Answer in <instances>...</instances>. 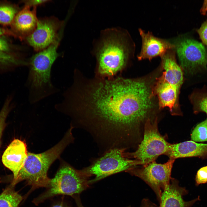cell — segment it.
Here are the masks:
<instances>
[{"label": "cell", "mask_w": 207, "mask_h": 207, "mask_svg": "<svg viewBox=\"0 0 207 207\" xmlns=\"http://www.w3.org/2000/svg\"><path fill=\"white\" fill-rule=\"evenodd\" d=\"M200 12L202 14L207 15V0L204 1Z\"/></svg>", "instance_id": "28"}, {"label": "cell", "mask_w": 207, "mask_h": 207, "mask_svg": "<svg viewBox=\"0 0 207 207\" xmlns=\"http://www.w3.org/2000/svg\"><path fill=\"white\" fill-rule=\"evenodd\" d=\"M88 178L81 170H77L68 164H64L54 177L51 179L46 190L34 198L32 202L37 205L56 195L78 194L89 186Z\"/></svg>", "instance_id": "5"}, {"label": "cell", "mask_w": 207, "mask_h": 207, "mask_svg": "<svg viewBox=\"0 0 207 207\" xmlns=\"http://www.w3.org/2000/svg\"><path fill=\"white\" fill-rule=\"evenodd\" d=\"M195 181L197 185L207 183V166L201 168L198 171Z\"/></svg>", "instance_id": "23"}, {"label": "cell", "mask_w": 207, "mask_h": 207, "mask_svg": "<svg viewBox=\"0 0 207 207\" xmlns=\"http://www.w3.org/2000/svg\"><path fill=\"white\" fill-rule=\"evenodd\" d=\"M73 128L71 126L61 140L47 151L40 154L28 152L17 178L12 180L11 183L15 186L25 180L27 184L31 186L30 191L40 187L47 188L51 179L47 176L48 169L67 146L73 141L72 133Z\"/></svg>", "instance_id": "3"}, {"label": "cell", "mask_w": 207, "mask_h": 207, "mask_svg": "<svg viewBox=\"0 0 207 207\" xmlns=\"http://www.w3.org/2000/svg\"><path fill=\"white\" fill-rule=\"evenodd\" d=\"M28 153L26 143L18 139L12 141L4 151L2 161L4 166L12 172V180L17 178L25 163Z\"/></svg>", "instance_id": "11"}, {"label": "cell", "mask_w": 207, "mask_h": 207, "mask_svg": "<svg viewBox=\"0 0 207 207\" xmlns=\"http://www.w3.org/2000/svg\"><path fill=\"white\" fill-rule=\"evenodd\" d=\"M191 139L195 142L207 141V119L195 127L191 134Z\"/></svg>", "instance_id": "21"}, {"label": "cell", "mask_w": 207, "mask_h": 207, "mask_svg": "<svg viewBox=\"0 0 207 207\" xmlns=\"http://www.w3.org/2000/svg\"><path fill=\"white\" fill-rule=\"evenodd\" d=\"M78 207H83V206H81V205H78Z\"/></svg>", "instance_id": "31"}, {"label": "cell", "mask_w": 207, "mask_h": 207, "mask_svg": "<svg viewBox=\"0 0 207 207\" xmlns=\"http://www.w3.org/2000/svg\"><path fill=\"white\" fill-rule=\"evenodd\" d=\"M95 50L96 60L95 76L114 77L126 66L133 51L131 40L124 30L108 29L101 32Z\"/></svg>", "instance_id": "2"}, {"label": "cell", "mask_w": 207, "mask_h": 207, "mask_svg": "<svg viewBox=\"0 0 207 207\" xmlns=\"http://www.w3.org/2000/svg\"><path fill=\"white\" fill-rule=\"evenodd\" d=\"M14 186L11 184L0 194V207H18L23 197L16 191Z\"/></svg>", "instance_id": "17"}, {"label": "cell", "mask_w": 207, "mask_h": 207, "mask_svg": "<svg viewBox=\"0 0 207 207\" xmlns=\"http://www.w3.org/2000/svg\"><path fill=\"white\" fill-rule=\"evenodd\" d=\"M175 160L169 159L163 164L154 161L140 167L137 166L126 172L139 178L148 185L155 193L159 202L162 191L172 178L171 172Z\"/></svg>", "instance_id": "9"}, {"label": "cell", "mask_w": 207, "mask_h": 207, "mask_svg": "<svg viewBox=\"0 0 207 207\" xmlns=\"http://www.w3.org/2000/svg\"><path fill=\"white\" fill-rule=\"evenodd\" d=\"M172 43L186 75L192 76L207 70V50L202 43L186 35L178 37Z\"/></svg>", "instance_id": "8"}, {"label": "cell", "mask_w": 207, "mask_h": 207, "mask_svg": "<svg viewBox=\"0 0 207 207\" xmlns=\"http://www.w3.org/2000/svg\"><path fill=\"white\" fill-rule=\"evenodd\" d=\"M142 39V47L138 55L139 60H151L158 56H161L168 50L174 49L172 42L154 36L151 32H145L139 30Z\"/></svg>", "instance_id": "12"}, {"label": "cell", "mask_w": 207, "mask_h": 207, "mask_svg": "<svg viewBox=\"0 0 207 207\" xmlns=\"http://www.w3.org/2000/svg\"><path fill=\"white\" fill-rule=\"evenodd\" d=\"M14 106L12 95H9L5 100L0 111V145L1 139L6 125L7 117Z\"/></svg>", "instance_id": "20"}, {"label": "cell", "mask_w": 207, "mask_h": 207, "mask_svg": "<svg viewBox=\"0 0 207 207\" xmlns=\"http://www.w3.org/2000/svg\"><path fill=\"white\" fill-rule=\"evenodd\" d=\"M37 7L30 8L24 6L15 17L10 29L14 37L21 40L25 39L35 30L38 19L37 16Z\"/></svg>", "instance_id": "13"}, {"label": "cell", "mask_w": 207, "mask_h": 207, "mask_svg": "<svg viewBox=\"0 0 207 207\" xmlns=\"http://www.w3.org/2000/svg\"><path fill=\"white\" fill-rule=\"evenodd\" d=\"M65 23L53 16L38 19L35 30L25 40L35 51H40L63 34Z\"/></svg>", "instance_id": "10"}, {"label": "cell", "mask_w": 207, "mask_h": 207, "mask_svg": "<svg viewBox=\"0 0 207 207\" xmlns=\"http://www.w3.org/2000/svg\"><path fill=\"white\" fill-rule=\"evenodd\" d=\"M28 65V61L17 53L0 51V73L11 71L19 67Z\"/></svg>", "instance_id": "16"}, {"label": "cell", "mask_w": 207, "mask_h": 207, "mask_svg": "<svg viewBox=\"0 0 207 207\" xmlns=\"http://www.w3.org/2000/svg\"><path fill=\"white\" fill-rule=\"evenodd\" d=\"M158 120L157 117L147 121L142 141L135 151L125 152L127 158L137 160L140 162L141 165L143 166L155 161L160 155H165L170 143L160 133Z\"/></svg>", "instance_id": "7"}, {"label": "cell", "mask_w": 207, "mask_h": 207, "mask_svg": "<svg viewBox=\"0 0 207 207\" xmlns=\"http://www.w3.org/2000/svg\"><path fill=\"white\" fill-rule=\"evenodd\" d=\"M140 207H158L154 203L152 202L149 199H143L142 201Z\"/></svg>", "instance_id": "26"}, {"label": "cell", "mask_w": 207, "mask_h": 207, "mask_svg": "<svg viewBox=\"0 0 207 207\" xmlns=\"http://www.w3.org/2000/svg\"><path fill=\"white\" fill-rule=\"evenodd\" d=\"M147 78H148L150 79V80L152 82V84H153V88H154V80H153V79L152 78H151V77H150H150H147ZM153 93H154V91H153ZM155 95V97H156V96L155 95ZM156 114H157V113H156V114H155V116H154V117L152 118V119H154V118L157 116Z\"/></svg>", "instance_id": "30"}, {"label": "cell", "mask_w": 207, "mask_h": 207, "mask_svg": "<svg viewBox=\"0 0 207 207\" xmlns=\"http://www.w3.org/2000/svg\"><path fill=\"white\" fill-rule=\"evenodd\" d=\"M51 207H71L68 205L63 202L61 201L53 205Z\"/></svg>", "instance_id": "29"}, {"label": "cell", "mask_w": 207, "mask_h": 207, "mask_svg": "<svg viewBox=\"0 0 207 207\" xmlns=\"http://www.w3.org/2000/svg\"><path fill=\"white\" fill-rule=\"evenodd\" d=\"M126 150L115 148L105 153L99 157L92 159L88 166L81 170L89 178L94 176L89 180L91 184L110 175L128 170L138 166L141 165L139 161L127 158L125 155Z\"/></svg>", "instance_id": "6"}, {"label": "cell", "mask_w": 207, "mask_h": 207, "mask_svg": "<svg viewBox=\"0 0 207 207\" xmlns=\"http://www.w3.org/2000/svg\"><path fill=\"white\" fill-rule=\"evenodd\" d=\"M50 0H27L22 1L24 4V6L30 8L31 7H37V6L43 4L47 3Z\"/></svg>", "instance_id": "25"}, {"label": "cell", "mask_w": 207, "mask_h": 207, "mask_svg": "<svg viewBox=\"0 0 207 207\" xmlns=\"http://www.w3.org/2000/svg\"><path fill=\"white\" fill-rule=\"evenodd\" d=\"M169 159L197 157L207 159V143H198L192 140L170 144L165 154Z\"/></svg>", "instance_id": "15"}, {"label": "cell", "mask_w": 207, "mask_h": 207, "mask_svg": "<svg viewBox=\"0 0 207 207\" xmlns=\"http://www.w3.org/2000/svg\"><path fill=\"white\" fill-rule=\"evenodd\" d=\"M197 31L203 43L207 45V20L202 23Z\"/></svg>", "instance_id": "24"}, {"label": "cell", "mask_w": 207, "mask_h": 207, "mask_svg": "<svg viewBox=\"0 0 207 207\" xmlns=\"http://www.w3.org/2000/svg\"><path fill=\"white\" fill-rule=\"evenodd\" d=\"M189 99L195 114L204 112L207 114V91L205 86L202 89L194 90Z\"/></svg>", "instance_id": "19"}, {"label": "cell", "mask_w": 207, "mask_h": 207, "mask_svg": "<svg viewBox=\"0 0 207 207\" xmlns=\"http://www.w3.org/2000/svg\"><path fill=\"white\" fill-rule=\"evenodd\" d=\"M161 59V67L164 71L157 78L154 87L159 109L167 107L172 115H181L179 97L184 72L177 64L174 54L167 53Z\"/></svg>", "instance_id": "4"}, {"label": "cell", "mask_w": 207, "mask_h": 207, "mask_svg": "<svg viewBox=\"0 0 207 207\" xmlns=\"http://www.w3.org/2000/svg\"><path fill=\"white\" fill-rule=\"evenodd\" d=\"M16 46L3 37H0V51L10 53H16Z\"/></svg>", "instance_id": "22"}, {"label": "cell", "mask_w": 207, "mask_h": 207, "mask_svg": "<svg viewBox=\"0 0 207 207\" xmlns=\"http://www.w3.org/2000/svg\"><path fill=\"white\" fill-rule=\"evenodd\" d=\"M7 35L13 37V34L10 29L0 27V37Z\"/></svg>", "instance_id": "27"}, {"label": "cell", "mask_w": 207, "mask_h": 207, "mask_svg": "<svg viewBox=\"0 0 207 207\" xmlns=\"http://www.w3.org/2000/svg\"><path fill=\"white\" fill-rule=\"evenodd\" d=\"M73 78L60 104L61 112L90 134L99 152L135 147L156 111L150 81L145 77L89 78L79 70Z\"/></svg>", "instance_id": "1"}, {"label": "cell", "mask_w": 207, "mask_h": 207, "mask_svg": "<svg viewBox=\"0 0 207 207\" xmlns=\"http://www.w3.org/2000/svg\"><path fill=\"white\" fill-rule=\"evenodd\" d=\"M20 10L18 5L7 1H0V25L10 26Z\"/></svg>", "instance_id": "18"}, {"label": "cell", "mask_w": 207, "mask_h": 207, "mask_svg": "<svg viewBox=\"0 0 207 207\" xmlns=\"http://www.w3.org/2000/svg\"><path fill=\"white\" fill-rule=\"evenodd\" d=\"M179 181L172 178L168 185L162 191L159 201L158 207H190L199 198L189 201H185L183 196L188 193L184 187L180 186Z\"/></svg>", "instance_id": "14"}]
</instances>
